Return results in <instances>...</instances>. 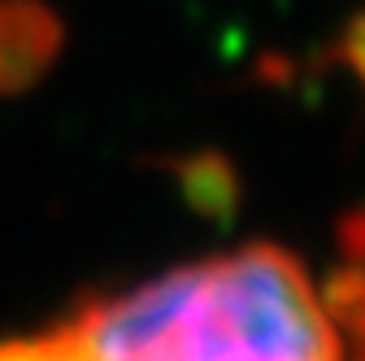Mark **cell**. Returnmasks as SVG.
<instances>
[{"instance_id": "6da1fadb", "label": "cell", "mask_w": 365, "mask_h": 361, "mask_svg": "<svg viewBox=\"0 0 365 361\" xmlns=\"http://www.w3.org/2000/svg\"><path fill=\"white\" fill-rule=\"evenodd\" d=\"M61 327L87 361H339L322 288L265 240L96 296Z\"/></svg>"}, {"instance_id": "7a4b0ae2", "label": "cell", "mask_w": 365, "mask_h": 361, "mask_svg": "<svg viewBox=\"0 0 365 361\" xmlns=\"http://www.w3.org/2000/svg\"><path fill=\"white\" fill-rule=\"evenodd\" d=\"M66 22L43 0H0V96H18L57 66Z\"/></svg>"}, {"instance_id": "3957f363", "label": "cell", "mask_w": 365, "mask_h": 361, "mask_svg": "<svg viewBox=\"0 0 365 361\" xmlns=\"http://www.w3.org/2000/svg\"><path fill=\"white\" fill-rule=\"evenodd\" d=\"M322 300L339 335V361H365V209H352L339 222V265Z\"/></svg>"}, {"instance_id": "277c9868", "label": "cell", "mask_w": 365, "mask_h": 361, "mask_svg": "<svg viewBox=\"0 0 365 361\" xmlns=\"http://www.w3.org/2000/svg\"><path fill=\"white\" fill-rule=\"evenodd\" d=\"M170 170H174V183L182 188V196L192 200L196 213L222 222L240 209V170L226 153H213V148L187 153V157L170 161Z\"/></svg>"}, {"instance_id": "5b68a950", "label": "cell", "mask_w": 365, "mask_h": 361, "mask_svg": "<svg viewBox=\"0 0 365 361\" xmlns=\"http://www.w3.org/2000/svg\"><path fill=\"white\" fill-rule=\"evenodd\" d=\"M0 361H87L66 327H53L31 340H0Z\"/></svg>"}, {"instance_id": "8992f818", "label": "cell", "mask_w": 365, "mask_h": 361, "mask_svg": "<svg viewBox=\"0 0 365 361\" xmlns=\"http://www.w3.org/2000/svg\"><path fill=\"white\" fill-rule=\"evenodd\" d=\"M335 61L344 66V74L365 92V9L344 22V31L335 39Z\"/></svg>"}]
</instances>
